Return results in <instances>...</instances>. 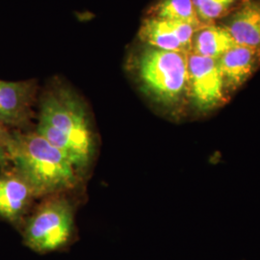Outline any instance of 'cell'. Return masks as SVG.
<instances>
[{"instance_id": "obj_1", "label": "cell", "mask_w": 260, "mask_h": 260, "mask_svg": "<svg viewBox=\"0 0 260 260\" xmlns=\"http://www.w3.org/2000/svg\"><path fill=\"white\" fill-rule=\"evenodd\" d=\"M7 149L11 165L27 181L35 197L67 191L78 181L72 161L36 131L10 130Z\"/></svg>"}, {"instance_id": "obj_2", "label": "cell", "mask_w": 260, "mask_h": 260, "mask_svg": "<svg viewBox=\"0 0 260 260\" xmlns=\"http://www.w3.org/2000/svg\"><path fill=\"white\" fill-rule=\"evenodd\" d=\"M36 132L62 150L77 172L91 163L93 133L83 104L72 92L58 89L47 93L41 103Z\"/></svg>"}, {"instance_id": "obj_3", "label": "cell", "mask_w": 260, "mask_h": 260, "mask_svg": "<svg viewBox=\"0 0 260 260\" xmlns=\"http://www.w3.org/2000/svg\"><path fill=\"white\" fill-rule=\"evenodd\" d=\"M137 71L145 90L165 105L178 103L189 88L186 53L151 47L140 56Z\"/></svg>"}, {"instance_id": "obj_4", "label": "cell", "mask_w": 260, "mask_h": 260, "mask_svg": "<svg viewBox=\"0 0 260 260\" xmlns=\"http://www.w3.org/2000/svg\"><path fill=\"white\" fill-rule=\"evenodd\" d=\"M74 233V208L63 197L52 198L41 205L21 230L23 244L41 254L65 249L73 240Z\"/></svg>"}, {"instance_id": "obj_5", "label": "cell", "mask_w": 260, "mask_h": 260, "mask_svg": "<svg viewBox=\"0 0 260 260\" xmlns=\"http://www.w3.org/2000/svg\"><path fill=\"white\" fill-rule=\"evenodd\" d=\"M188 75L189 88L200 109L213 108L223 101L224 81L218 59L188 55Z\"/></svg>"}, {"instance_id": "obj_6", "label": "cell", "mask_w": 260, "mask_h": 260, "mask_svg": "<svg viewBox=\"0 0 260 260\" xmlns=\"http://www.w3.org/2000/svg\"><path fill=\"white\" fill-rule=\"evenodd\" d=\"M34 192L12 165L0 169V218L15 225L21 223Z\"/></svg>"}, {"instance_id": "obj_7", "label": "cell", "mask_w": 260, "mask_h": 260, "mask_svg": "<svg viewBox=\"0 0 260 260\" xmlns=\"http://www.w3.org/2000/svg\"><path fill=\"white\" fill-rule=\"evenodd\" d=\"M36 84L34 81L0 80V106L10 121L11 129L23 130L32 118Z\"/></svg>"}, {"instance_id": "obj_8", "label": "cell", "mask_w": 260, "mask_h": 260, "mask_svg": "<svg viewBox=\"0 0 260 260\" xmlns=\"http://www.w3.org/2000/svg\"><path fill=\"white\" fill-rule=\"evenodd\" d=\"M238 46L260 47V3L251 2L239 10L226 28Z\"/></svg>"}, {"instance_id": "obj_9", "label": "cell", "mask_w": 260, "mask_h": 260, "mask_svg": "<svg viewBox=\"0 0 260 260\" xmlns=\"http://www.w3.org/2000/svg\"><path fill=\"white\" fill-rule=\"evenodd\" d=\"M256 50L237 45L218 59L224 83L237 87L249 77L255 61Z\"/></svg>"}, {"instance_id": "obj_10", "label": "cell", "mask_w": 260, "mask_h": 260, "mask_svg": "<svg viewBox=\"0 0 260 260\" xmlns=\"http://www.w3.org/2000/svg\"><path fill=\"white\" fill-rule=\"evenodd\" d=\"M193 39V48L197 55L219 59L226 51L237 46L226 28L210 26L200 29Z\"/></svg>"}, {"instance_id": "obj_11", "label": "cell", "mask_w": 260, "mask_h": 260, "mask_svg": "<svg viewBox=\"0 0 260 260\" xmlns=\"http://www.w3.org/2000/svg\"><path fill=\"white\" fill-rule=\"evenodd\" d=\"M139 35L144 42L153 48L188 53L178 41L169 20L152 17L146 19L140 29Z\"/></svg>"}, {"instance_id": "obj_12", "label": "cell", "mask_w": 260, "mask_h": 260, "mask_svg": "<svg viewBox=\"0 0 260 260\" xmlns=\"http://www.w3.org/2000/svg\"><path fill=\"white\" fill-rule=\"evenodd\" d=\"M152 18L183 22L199 30L202 29V20L192 0H161L154 7Z\"/></svg>"}, {"instance_id": "obj_13", "label": "cell", "mask_w": 260, "mask_h": 260, "mask_svg": "<svg viewBox=\"0 0 260 260\" xmlns=\"http://www.w3.org/2000/svg\"><path fill=\"white\" fill-rule=\"evenodd\" d=\"M201 20L211 21L221 17L238 0H192Z\"/></svg>"}, {"instance_id": "obj_14", "label": "cell", "mask_w": 260, "mask_h": 260, "mask_svg": "<svg viewBox=\"0 0 260 260\" xmlns=\"http://www.w3.org/2000/svg\"><path fill=\"white\" fill-rule=\"evenodd\" d=\"M9 128L0 125V169L9 167V153L7 149V143L10 134Z\"/></svg>"}]
</instances>
